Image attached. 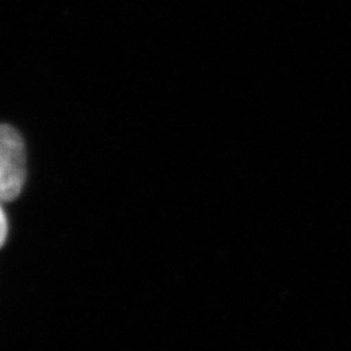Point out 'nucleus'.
<instances>
[{
  "instance_id": "1",
  "label": "nucleus",
  "mask_w": 351,
  "mask_h": 351,
  "mask_svg": "<svg viewBox=\"0 0 351 351\" xmlns=\"http://www.w3.org/2000/svg\"><path fill=\"white\" fill-rule=\"evenodd\" d=\"M26 177L25 145L12 126L0 124V202L16 199Z\"/></svg>"
},
{
  "instance_id": "2",
  "label": "nucleus",
  "mask_w": 351,
  "mask_h": 351,
  "mask_svg": "<svg viewBox=\"0 0 351 351\" xmlns=\"http://www.w3.org/2000/svg\"><path fill=\"white\" fill-rule=\"evenodd\" d=\"M8 234V224H7V217L5 213L1 210L0 207V247L4 245L5 239Z\"/></svg>"
}]
</instances>
